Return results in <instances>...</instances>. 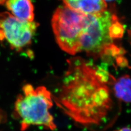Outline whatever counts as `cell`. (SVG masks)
<instances>
[{
  "mask_svg": "<svg viewBox=\"0 0 131 131\" xmlns=\"http://www.w3.org/2000/svg\"><path fill=\"white\" fill-rule=\"evenodd\" d=\"M108 74L83 61L73 60L63 80L57 105L72 119L85 126L99 125L112 106Z\"/></svg>",
  "mask_w": 131,
  "mask_h": 131,
  "instance_id": "1",
  "label": "cell"
},
{
  "mask_svg": "<svg viewBox=\"0 0 131 131\" xmlns=\"http://www.w3.org/2000/svg\"><path fill=\"white\" fill-rule=\"evenodd\" d=\"M124 31L116 15L108 9L97 14L89 15L81 39V51L96 57L118 55L121 51L114 40L121 38Z\"/></svg>",
  "mask_w": 131,
  "mask_h": 131,
  "instance_id": "2",
  "label": "cell"
},
{
  "mask_svg": "<svg viewBox=\"0 0 131 131\" xmlns=\"http://www.w3.org/2000/svg\"><path fill=\"white\" fill-rule=\"evenodd\" d=\"M22 91L14 107V116L20 121V130L25 131L31 126L55 130L57 126L50 112L53 102L48 90L44 86L35 88L27 84L23 87Z\"/></svg>",
  "mask_w": 131,
  "mask_h": 131,
  "instance_id": "3",
  "label": "cell"
},
{
  "mask_svg": "<svg viewBox=\"0 0 131 131\" xmlns=\"http://www.w3.org/2000/svg\"><path fill=\"white\" fill-rule=\"evenodd\" d=\"M89 15L74 10L66 6L57 8L51 24L57 43L71 55L81 51V39L88 21Z\"/></svg>",
  "mask_w": 131,
  "mask_h": 131,
  "instance_id": "4",
  "label": "cell"
},
{
  "mask_svg": "<svg viewBox=\"0 0 131 131\" xmlns=\"http://www.w3.org/2000/svg\"><path fill=\"white\" fill-rule=\"evenodd\" d=\"M39 24L15 17L9 12L0 13V40H5L11 49L22 51L31 44Z\"/></svg>",
  "mask_w": 131,
  "mask_h": 131,
  "instance_id": "5",
  "label": "cell"
},
{
  "mask_svg": "<svg viewBox=\"0 0 131 131\" xmlns=\"http://www.w3.org/2000/svg\"><path fill=\"white\" fill-rule=\"evenodd\" d=\"M64 6L86 15H95L107 10L104 0H61Z\"/></svg>",
  "mask_w": 131,
  "mask_h": 131,
  "instance_id": "6",
  "label": "cell"
},
{
  "mask_svg": "<svg viewBox=\"0 0 131 131\" xmlns=\"http://www.w3.org/2000/svg\"><path fill=\"white\" fill-rule=\"evenodd\" d=\"M6 7L15 17L23 21H34V7L31 0H6Z\"/></svg>",
  "mask_w": 131,
  "mask_h": 131,
  "instance_id": "7",
  "label": "cell"
},
{
  "mask_svg": "<svg viewBox=\"0 0 131 131\" xmlns=\"http://www.w3.org/2000/svg\"><path fill=\"white\" fill-rule=\"evenodd\" d=\"M114 91L115 96L125 102H131V77L124 75L115 81Z\"/></svg>",
  "mask_w": 131,
  "mask_h": 131,
  "instance_id": "8",
  "label": "cell"
},
{
  "mask_svg": "<svg viewBox=\"0 0 131 131\" xmlns=\"http://www.w3.org/2000/svg\"><path fill=\"white\" fill-rule=\"evenodd\" d=\"M114 131H131V127H125L119 128Z\"/></svg>",
  "mask_w": 131,
  "mask_h": 131,
  "instance_id": "9",
  "label": "cell"
},
{
  "mask_svg": "<svg viewBox=\"0 0 131 131\" xmlns=\"http://www.w3.org/2000/svg\"><path fill=\"white\" fill-rule=\"evenodd\" d=\"M6 1V0H0V5H3Z\"/></svg>",
  "mask_w": 131,
  "mask_h": 131,
  "instance_id": "10",
  "label": "cell"
},
{
  "mask_svg": "<svg viewBox=\"0 0 131 131\" xmlns=\"http://www.w3.org/2000/svg\"><path fill=\"white\" fill-rule=\"evenodd\" d=\"M104 1L106 2H111V1H114V0H104Z\"/></svg>",
  "mask_w": 131,
  "mask_h": 131,
  "instance_id": "11",
  "label": "cell"
},
{
  "mask_svg": "<svg viewBox=\"0 0 131 131\" xmlns=\"http://www.w3.org/2000/svg\"><path fill=\"white\" fill-rule=\"evenodd\" d=\"M0 121H1V116H0Z\"/></svg>",
  "mask_w": 131,
  "mask_h": 131,
  "instance_id": "12",
  "label": "cell"
}]
</instances>
